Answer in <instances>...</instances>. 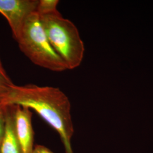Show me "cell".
<instances>
[{
    "instance_id": "obj_1",
    "label": "cell",
    "mask_w": 153,
    "mask_h": 153,
    "mask_svg": "<svg viewBox=\"0 0 153 153\" xmlns=\"http://www.w3.org/2000/svg\"><path fill=\"white\" fill-rule=\"evenodd\" d=\"M1 102L26 107L35 111L57 132L65 153H74L71 146L74 127L71 104L68 97L60 89L33 84L15 85Z\"/></svg>"
},
{
    "instance_id": "obj_2",
    "label": "cell",
    "mask_w": 153,
    "mask_h": 153,
    "mask_svg": "<svg viewBox=\"0 0 153 153\" xmlns=\"http://www.w3.org/2000/svg\"><path fill=\"white\" fill-rule=\"evenodd\" d=\"M39 16L50 43L68 70L78 67L83 58L85 47L76 25L59 11Z\"/></svg>"
},
{
    "instance_id": "obj_3",
    "label": "cell",
    "mask_w": 153,
    "mask_h": 153,
    "mask_svg": "<svg viewBox=\"0 0 153 153\" xmlns=\"http://www.w3.org/2000/svg\"><path fill=\"white\" fill-rule=\"evenodd\" d=\"M16 42L22 53L34 64L51 71L68 70L50 43L37 12L28 17Z\"/></svg>"
},
{
    "instance_id": "obj_4",
    "label": "cell",
    "mask_w": 153,
    "mask_h": 153,
    "mask_svg": "<svg viewBox=\"0 0 153 153\" xmlns=\"http://www.w3.org/2000/svg\"><path fill=\"white\" fill-rule=\"evenodd\" d=\"M39 0H0V14L4 16L17 41L28 17L37 12Z\"/></svg>"
},
{
    "instance_id": "obj_5",
    "label": "cell",
    "mask_w": 153,
    "mask_h": 153,
    "mask_svg": "<svg viewBox=\"0 0 153 153\" xmlns=\"http://www.w3.org/2000/svg\"><path fill=\"white\" fill-rule=\"evenodd\" d=\"M32 116L31 109L16 105V131L22 153H33L34 149Z\"/></svg>"
},
{
    "instance_id": "obj_6",
    "label": "cell",
    "mask_w": 153,
    "mask_h": 153,
    "mask_svg": "<svg viewBox=\"0 0 153 153\" xmlns=\"http://www.w3.org/2000/svg\"><path fill=\"white\" fill-rule=\"evenodd\" d=\"M15 112L16 105L7 104L5 131L0 143V153H22L16 131Z\"/></svg>"
},
{
    "instance_id": "obj_7",
    "label": "cell",
    "mask_w": 153,
    "mask_h": 153,
    "mask_svg": "<svg viewBox=\"0 0 153 153\" xmlns=\"http://www.w3.org/2000/svg\"><path fill=\"white\" fill-rule=\"evenodd\" d=\"M15 84L8 76L0 59V102L11 91Z\"/></svg>"
},
{
    "instance_id": "obj_8",
    "label": "cell",
    "mask_w": 153,
    "mask_h": 153,
    "mask_svg": "<svg viewBox=\"0 0 153 153\" xmlns=\"http://www.w3.org/2000/svg\"><path fill=\"white\" fill-rule=\"evenodd\" d=\"M59 3L58 0H39L37 13L42 16L57 12Z\"/></svg>"
},
{
    "instance_id": "obj_9",
    "label": "cell",
    "mask_w": 153,
    "mask_h": 153,
    "mask_svg": "<svg viewBox=\"0 0 153 153\" xmlns=\"http://www.w3.org/2000/svg\"><path fill=\"white\" fill-rule=\"evenodd\" d=\"M7 104L0 102V143L5 131Z\"/></svg>"
},
{
    "instance_id": "obj_10",
    "label": "cell",
    "mask_w": 153,
    "mask_h": 153,
    "mask_svg": "<svg viewBox=\"0 0 153 153\" xmlns=\"http://www.w3.org/2000/svg\"><path fill=\"white\" fill-rule=\"evenodd\" d=\"M33 153H53V152L43 145H36L34 146Z\"/></svg>"
}]
</instances>
